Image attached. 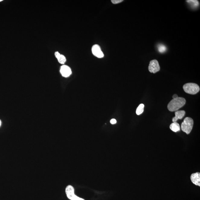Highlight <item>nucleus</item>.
Instances as JSON below:
<instances>
[{
    "label": "nucleus",
    "instance_id": "obj_1",
    "mask_svg": "<svg viewBox=\"0 0 200 200\" xmlns=\"http://www.w3.org/2000/svg\"><path fill=\"white\" fill-rule=\"evenodd\" d=\"M186 100L182 97H178L170 101L167 105V109L170 112L176 111L184 106Z\"/></svg>",
    "mask_w": 200,
    "mask_h": 200
},
{
    "label": "nucleus",
    "instance_id": "obj_2",
    "mask_svg": "<svg viewBox=\"0 0 200 200\" xmlns=\"http://www.w3.org/2000/svg\"><path fill=\"white\" fill-rule=\"evenodd\" d=\"M193 121L192 119L190 117L185 118L181 126V129L187 134L191 133L193 127Z\"/></svg>",
    "mask_w": 200,
    "mask_h": 200
},
{
    "label": "nucleus",
    "instance_id": "obj_3",
    "mask_svg": "<svg viewBox=\"0 0 200 200\" xmlns=\"http://www.w3.org/2000/svg\"><path fill=\"white\" fill-rule=\"evenodd\" d=\"M183 89L186 93L191 95H195L198 93L200 90L199 85L193 83H188L185 84L183 86Z\"/></svg>",
    "mask_w": 200,
    "mask_h": 200
},
{
    "label": "nucleus",
    "instance_id": "obj_4",
    "mask_svg": "<svg viewBox=\"0 0 200 200\" xmlns=\"http://www.w3.org/2000/svg\"><path fill=\"white\" fill-rule=\"evenodd\" d=\"M65 192L68 199L71 200H84L76 195L75 194L74 189L71 185H68L66 187Z\"/></svg>",
    "mask_w": 200,
    "mask_h": 200
},
{
    "label": "nucleus",
    "instance_id": "obj_5",
    "mask_svg": "<svg viewBox=\"0 0 200 200\" xmlns=\"http://www.w3.org/2000/svg\"><path fill=\"white\" fill-rule=\"evenodd\" d=\"M148 69L151 73H153L154 74H155L160 71V66H159L158 61L155 59L151 61L149 63Z\"/></svg>",
    "mask_w": 200,
    "mask_h": 200
},
{
    "label": "nucleus",
    "instance_id": "obj_6",
    "mask_svg": "<svg viewBox=\"0 0 200 200\" xmlns=\"http://www.w3.org/2000/svg\"><path fill=\"white\" fill-rule=\"evenodd\" d=\"M92 50L93 54L97 57L98 58L103 57V53L99 45H94L92 47Z\"/></svg>",
    "mask_w": 200,
    "mask_h": 200
},
{
    "label": "nucleus",
    "instance_id": "obj_7",
    "mask_svg": "<svg viewBox=\"0 0 200 200\" xmlns=\"http://www.w3.org/2000/svg\"><path fill=\"white\" fill-rule=\"evenodd\" d=\"M60 72L63 77L66 78L69 77L71 74V68L65 65L61 67Z\"/></svg>",
    "mask_w": 200,
    "mask_h": 200
},
{
    "label": "nucleus",
    "instance_id": "obj_8",
    "mask_svg": "<svg viewBox=\"0 0 200 200\" xmlns=\"http://www.w3.org/2000/svg\"><path fill=\"white\" fill-rule=\"evenodd\" d=\"M191 179L192 183L197 186H200V173L196 172L192 174L191 176Z\"/></svg>",
    "mask_w": 200,
    "mask_h": 200
},
{
    "label": "nucleus",
    "instance_id": "obj_9",
    "mask_svg": "<svg viewBox=\"0 0 200 200\" xmlns=\"http://www.w3.org/2000/svg\"><path fill=\"white\" fill-rule=\"evenodd\" d=\"M185 112L184 110H177L175 112V116L172 119V121L173 122H176L178 119H183L185 115Z\"/></svg>",
    "mask_w": 200,
    "mask_h": 200
},
{
    "label": "nucleus",
    "instance_id": "obj_10",
    "mask_svg": "<svg viewBox=\"0 0 200 200\" xmlns=\"http://www.w3.org/2000/svg\"><path fill=\"white\" fill-rule=\"evenodd\" d=\"M186 2L193 9H196L200 5L199 2L197 0H188Z\"/></svg>",
    "mask_w": 200,
    "mask_h": 200
},
{
    "label": "nucleus",
    "instance_id": "obj_11",
    "mask_svg": "<svg viewBox=\"0 0 200 200\" xmlns=\"http://www.w3.org/2000/svg\"><path fill=\"white\" fill-rule=\"evenodd\" d=\"M55 56L58 60L59 62L61 64H64L66 61V58L64 55L60 54L58 52L55 53Z\"/></svg>",
    "mask_w": 200,
    "mask_h": 200
},
{
    "label": "nucleus",
    "instance_id": "obj_12",
    "mask_svg": "<svg viewBox=\"0 0 200 200\" xmlns=\"http://www.w3.org/2000/svg\"><path fill=\"white\" fill-rule=\"evenodd\" d=\"M170 128L172 131L175 132L180 131V125L176 122L172 123L170 125Z\"/></svg>",
    "mask_w": 200,
    "mask_h": 200
},
{
    "label": "nucleus",
    "instance_id": "obj_13",
    "mask_svg": "<svg viewBox=\"0 0 200 200\" xmlns=\"http://www.w3.org/2000/svg\"><path fill=\"white\" fill-rule=\"evenodd\" d=\"M144 105L143 104H141L138 107L136 110V113L138 115L141 114L144 111Z\"/></svg>",
    "mask_w": 200,
    "mask_h": 200
},
{
    "label": "nucleus",
    "instance_id": "obj_14",
    "mask_svg": "<svg viewBox=\"0 0 200 200\" xmlns=\"http://www.w3.org/2000/svg\"><path fill=\"white\" fill-rule=\"evenodd\" d=\"M158 49L160 53H163L166 51L167 47L164 45H160L158 47Z\"/></svg>",
    "mask_w": 200,
    "mask_h": 200
},
{
    "label": "nucleus",
    "instance_id": "obj_15",
    "mask_svg": "<svg viewBox=\"0 0 200 200\" xmlns=\"http://www.w3.org/2000/svg\"><path fill=\"white\" fill-rule=\"evenodd\" d=\"M123 1V0H112L111 1L114 4H119Z\"/></svg>",
    "mask_w": 200,
    "mask_h": 200
},
{
    "label": "nucleus",
    "instance_id": "obj_16",
    "mask_svg": "<svg viewBox=\"0 0 200 200\" xmlns=\"http://www.w3.org/2000/svg\"><path fill=\"white\" fill-rule=\"evenodd\" d=\"M110 123H111V124H114L116 123V120L114 119H112L111 120H110Z\"/></svg>",
    "mask_w": 200,
    "mask_h": 200
},
{
    "label": "nucleus",
    "instance_id": "obj_17",
    "mask_svg": "<svg viewBox=\"0 0 200 200\" xmlns=\"http://www.w3.org/2000/svg\"><path fill=\"white\" fill-rule=\"evenodd\" d=\"M178 97V95H176V94H174V95L173 96V99L176 98Z\"/></svg>",
    "mask_w": 200,
    "mask_h": 200
},
{
    "label": "nucleus",
    "instance_id": "obj_18",
    "mask_svg": "<svg viewBox=\"0 0 200 200\" xmlns=\"http://www.w3.org/2000/svg\"><path fill=\"white\" fill-rule=\"evenodd\" d=\"M2 124V122L1 120H0V127H1Z\"/></svg>",
    "mask_w": 200,
    "mask_h": 200
},
{
    "label": "nucleus",
    "instance_id": "obj_19",
    "mask_svg": "<svg viewBox=\"0 0 200 200\" xmlns=\"http://www.w3.org/2000/svg\"><path fill=\"white\" fill-rule=\"evenodd\" d=\"M3 0H0V2L2 1Z\"/></svg>",
    "mask_w": 200,
    "mask_h": 200
}]
</instances>
